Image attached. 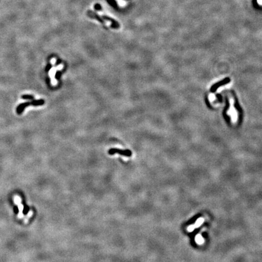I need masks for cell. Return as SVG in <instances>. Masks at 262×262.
I'll return each mask as SVG.
<instances>
[{"mask_svg":"<svg viewBox=\"0 0 262 262\" xmlns=\"http://www.w3.org/2000/svg\"><path fill=\"white\" fill-rule=\"evenodd\" d=\"M44 104V101L43 99H40V100H35L32 102H28L24 104H20L18 108H17V112L18 114H21L24 109L26 108L29 105H33V106H41Z\"/></svg>","mask_w":262,"mask_h":262,"instance_id":"6da1fadb","label":"cell"},{"mask_svg":"<svg viewBox=\"0 0 262 262\" xmlns=\"http://www.w3.org/2000/svg\"><path fill=\"white\" fill-rule=\"evenodd\" d=\"M115 153L120 154H121V155H122L123 156H125V157H131L132 156V152H131L130 150H129V149H127V150H121V149H115V148L109 149V154H110V155H114Z\"/></svg>","mask_w":262,"mask_h":262,"instance_id":"7a4b0ae2","label":"cell"},{"mask_svg":"<svg viewBox=\"0 0 262 262\" xmlns=\"http://www.w3.org/2000/svg\"><path fill=\"white\" fill-rule=\"evenodd\" d=\"M14 201L15 202L16 205L18 206L19 209V213H18V217L19 218H24V215L23 214V206L21 203V200L20 197L18 196H14Z\"/></svg>","mask_w":262,"mask_h":262,"instance_id":"3957f363","label":"cell"},{"mask_svg":"<svg viewBox=\"0 0 262 262\" xmlns=\"http://www.w3.org/2000/svg\"><path fill=\"white\" fill-rule=\"evenodd\" d=\"M229 82H230V79H229V78H225V80H223V81L219 82H218V83H217V84H215L213 85V86H212V88H211V91L213 92H215V91H216V90H217V89L219 87H220L221 86H223V85H225V84H226L229 83Z\"/></svg>","mask_w":262,"mask_h":262,"instance_id":"277c9868","label":"cell"},{"mask_svg":"<svg viewBox=\"0 0 262 262\" xmlns=\"http://www.w3.org/2000/svg\"><path fill=\"white\" fill-rule=\"evenodd\" d=\"M196 243L198 244V245H202V244L204 243L205 240L200 234H198V235H196Z\"/></svg>","mask_w":262,"mask_h":262,"instance_id":"5b68a950","label":"cell"},{"mask_svg":"<svg viewBox=\"0 0 262 262\" xmlns=\"http://www.w3.org/2000/svg\"><path fill=\"white\" fill-rule=\"evenodd\" d=\"M204 222V218H198V220H196V223H195V224H194V225H195V226H196V228H198V227H200L202 224H203V223Z\"/></svg>","mask_w":262,"mask_h":262,"instance_id":"8992f818","label":"cell"},{"mask_svg":"<svg viewBox=\"0 0 262 262\" xmlns=\"http://www.w3.org/2000/svg\"><path fill=\"white\" fill-rule=\"evenodd\" d=\"M196 226H195V225H190V226H189L188 227V228H187V230H188V232H192L194 229H196Z\"/></svg>","mask_w":262,"mask_h":262,"instance_id":"52a82bcc","label":"cell"},{"mask_svg":"<svg viewBox=\"0 0 262 262\" xmlns=\"http://www.w3.org/2000/svg\"><path fill=\"white\" fill-rule=\"evenodd\" d=\"M23 98L24 99H33V97L32 95H23Z\"/></svg>","mask_w":262,"mask_h":262,"instance_id":"ba28073f","label":"cell"}]
</instances>
